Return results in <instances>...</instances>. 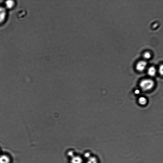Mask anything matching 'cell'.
Returning a JSON list of instances; mask_svg holds the SVG:
<instances>
[{
  "label": "cell",
  "mask_w": 163,
  "mask_h": 163,
  "mask_svg": "<svg viewBox=\"0 0 163 163\" xmlns=\"http://www.w3.org/2000/svg\"><path fill=\"white\" fill-rule=\"evenodd\" d=\"M155 84L153 81L150 79H145L142 80L140 83V86L144 91H147L151 89Z\"/></svg>",
  "instance_id": "obj_1"
},
{
  "label": "cell",
  "mask_w": 163,
  "mask_h": 163,
  "mask_svg": "<svg viewBox=\"0 0 163 163\" xmlns=\"http://www.w3.org/2000/svg\"><path fill=\"white\" fill-rule=\"evenodd\" d=\"M71 157V163H83V159L80 156L74 155Z\"/></svg>",
  "instance_id": "obj_2"
},
{
  "label": "cell",
  "mask_w": 163,
  "mask_h": 163,
  "mask_svg": "<svg viewBox=\"0 0 163 163\" xmlns=\"http://www.w3.org/2000/svg\"><path fill=\"white\" fill-rule=\"evenodd\" d=\"M147 63L144 61H141L137 64L136 68L137 71H143L146 68Z\"/></svg>",
  "instance_id": "obj_3"
},
{
  "label": "cell",
  "mask_w": 163,
  "mask_h": 163,
  "mask_svg": "<svg viewBox=\"0 0 163 163\" xmlns=\"http://www.w3.org/2000/svg\"><path fill=\"white\" fill-rule=\"evenodd\" d=\"M6 11L3 7H0V23L3 22L6 18Z\"/></svg>",
  "instance_id": "obj_4"
},
{
  "label": "cell",
  "mask_w": 163,
  "mask_h": 163,
  "mask_svg": "<svg viewBox=\"0 0 163 163\" xmlns=\"http://www.w3.org/2000/svg\"><path fill=\"white\" fill-rule=\"evenodd\" d=\"M10 159L8 156L5 155L0 156V163H9Z\"/></svg>",
  "instance_id": "obj_5"
},
{
  "label": "cell",
  "mask_w": 163,
  "mask_h": 163,
  "mask_svg": "<svg viewBox=\"0 0 163 163\" xmlns=\"http://www.w3.org/2000/svg\"><path fill=\"white\" fill-rule=\"evenodd\" d=\"M156 71L155 68L153 67H150L148 70V73L149 76H153L156 74Z\"/></svg>",
  "instance_id": "obj_6"
},
{
  "label": "cell",
  "mask_w": 163,
  "mask_h": 163,
  "mask_svg": "<svg viewBox=\"0 0 163 163\" xmlns=\"http://www.w3.org/2000/svg\"><path fill=\"white\" fill-rule=\"evenodd\" d=\"M87 163H98V161L96 157L91 156L87 159Z\"/></svg>",
  "instance_id": "obj_7"
},
{
  "label": "cell",
  "mask_w": 163,
  "mask_h": 163,
  "mask_svg": "<svg viewBox=\"0 0 163 163\" xmlns=\"http://www.w3.org/2000/svg\"><path fill=\"white\" fill-rule=\"evenodd\" d=\"M6 6L8 8H11L14 5V1H8L6 3Z\"/></svg>",
  "instance_id": "obj_8"
},
{
  "label": "cell",
  "mask_w": 163,
  "mask_h": 163,
  "mask_svg": "<svg viewBox=\"0 0 163 163\" xmlns=\"http://www.w3.org/2000/svg\"><path fill=\"white\" fill-rule=\"evenodd\" d=\"M139 102L141 105H145L147 102V99L144 97H141L139 99Z\"/></svg>",
  "instance_id": "obj_9"
},
{
  "label": "cell",
  "mask_w": 163,
  "mask_h": 163,
  "mask_svg": "<svg viewBox=\"0 0 163 163\" xmlns=\"http://www.w3.org/2000/svg\"><path fill=\"white\" fill-rule=\"evenodd\" d=\"M144 57L145 58L148 59L150 58L151 57V55L149 53L147 52L145 53L144 55Z\"/></svg>",
  "instance_id": "obj_10"
},
{
  "label": "cell",
  "mask_w": 163,
  "mask_h": 163,
  "mask_svg": "<svg viewBox=\"0 0 163 163\" xmlns=\"http://www.w3.org/2000/svg\"><path fill=\"white\" fill-rule=\"evenodd\" d=\"M163 65H161L160 66L159 68V72L160 74L161 75H162L163 74Z\"/></svg>",
  "instance_id": "obj_11"
},
{
  "label": "cell",
  "mask_w": 163,
  "mask_h": 163,
  "mask_svg": "<svg viewBox=\"0 0 163 163\" xmlns=\"http://www.w3.org/2000/svg\"><path fill=\"white\" fill-rule=\"evenodd\" d=\"M91 156V154L89 153H87L85 154V157L87 159L89 158Z\"/></svg>",
  "instance_id": "obj_12"
},
{
  "label": "cell",
  "mask_w": 163,
  "mask_h": 163,
  "mask_svg": "<svg viewBox=\"0 0 163 163\" xmlns=\"http://www.w3.org/2000/svg\"><path fill=\"white\" fill-rule=\"evenodd\" d=\"M140 91L139 90H136L135 91V93L136 94H139L140 93Z\"/></svg>",
  "instance_id": "obj_13"
}]
</instances>
